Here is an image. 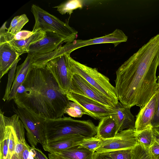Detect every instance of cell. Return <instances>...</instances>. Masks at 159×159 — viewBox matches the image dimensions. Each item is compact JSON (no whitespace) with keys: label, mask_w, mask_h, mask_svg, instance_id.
<instances>
[{"label":"cell","mask_w":159,"mask_h":159,"mask_svg":"<svg viewBox=\"0 0 159 159\" xmlns=\"http://www.w3.org/2000/svg\"><path fill=\"white\" fill-rule=\"evenodd\" d=\"M156 93L157 96V107L151 123L152 128L159 127V84H158Z\"/></svg>","instance_id":"f546056e"},{"label":"cell","mask_w":159,"mask_h":159,"mask_svg":"<svg viewBox=\"0 0 159 159\" xmlns=\"http://www.w3.org/2000/svg\"><path fill=\"white\" fill-rule=\"evenodd\" d=\"M6 22L4 23L0 29V44L6 43L11 40H22L27 39L36 31L34 32L29 30H22L15 35H13L6 31Z\"/></svg>","instance_id":"7402d4cb"},{"label":"cell","mask_w":159,"mask_h":159,"mask_svg":"<svg viewBox=\"0 0 159 159\" xmlns=\"http://www.w3.org/2000/svg\"><path fill=\"white\" fill-rule=\"evenodd\" d=\"M46 32L44 38L30 46L28 54L33 57L47 54L57 49L62 43L66 42L61 35L51 32Z\"/></svg>","instance_id":"4fadbf2b"},{"label":"cell","mask_w":159,"mask_h":159,"mask_svg":"<svg viewBox=\"0 0 159 159\" xmlns=\"http://www.w3.org/2000/svg\"><path fill=\"white\" fill-rule=\"evenodd\" d=\"M29 21V19L25 14L16 16L12 20L7 31L11 34L15 35L21 30Z\"/></svg>","instance_id":"cb8c5ba5"},{"label":"cell","mask_w":159,"mask_h":159,"mask_svg":"<svg viewBox=\"0 0 159 159\" xmlns=\"http://www.w3.org/2000/svg\"><path fill=\"white\" fill-rule=\"evenodd\" d=\"M70 101L80 104L92 115L95 119L100 120L108 116H111L115 112L114 107L107 106L94 100L71 92L66 93Z\"/></svg>","instance_id":"8fae6325"},{"label":"cell","mask_w":159,"mask_h":159,"mask_svg":"<svg viewBox=\"0 0 159 159\" xmlns=\"http://www.w3.org/2000/svg\"><path fill=\"white\" fill-rule=\"evenodd\" d=\"M13 108L26 131V136L31 147H35L39 143L42 145L45 142L44 128L46 118L25 108L13 106Z\"/></svg>","instance_id":"8992f818"},{"label":"cell","mask_w":159,"mask_h":159,"mask_svg":"<svg viewBox=\"0 0 159 159\" xmlns=\"http://www.w3.org/2000/svg\"><path fill=\"white\" fill-rule=\"evenodd\" d=\"M159 66V34L152 38L116 72L115 88L124 106L143 107L157 92Z\"/></svg>","instance_id":"6da1fadb"},{"label":"cell","mask_w":159,"mask_h":159,"mask_svg":"<svg viewBox=\"0 0 159 159\" xmlns=\"http://www.w3.org/2000/svg\"><path fill=\"white\" fill-rule=\"evenodd\" d=\"M21 159H34L32 151V147L27 144L23 149Z\"/></svg>","instance_id":"d6a6232c"},{"label":"cell","mask_w":159,"mask_h":159,"mask_svg":"<svg viewBox=\"0 0 159 159\" xmlns=\"http://www.w3.org/2000/svg\"><path fill=\"white\" fill-rule=\"evenodd\" d=\"M83 6L82 0H69L53 7L57 8V10L61 15L67 13L71 15L74 10L78 8H81Z\"/></svg>","instance_id":"603a6c76"},{"label":"cell","mask_w":159,"mask_h":159,"mask_svg":"<svg viewBox=\"0 0 159 159\" xmlns=\"http://www.w3.org/2000/svg\"><path fill=\"white\" fill-rule=\"evenodd\" d=\"M96 128V136L102 140L113 138L117 133L116 123L111 116L101 119Z\"/></svg>","instance_id":"ffe728a7"},{"label":"cell","mask_w":159,"mask_h":159,"mask_svg":"<svg viewBox=\"0 0 159 159\" xmlns=\"http://www.w3.org/2000/svg\"><path fill=\"white\" fill-rule=\"evenodd\" d=\"M33 56L28 54L24 62L16 67V72L10 89L8 100L13 99L17 92L26 78L29 72L33 68Z\"/></svg>","instance_id":"2e32d148"},{"label":"cell","mask_w":159,"mask_h":159,"mask_svg":"<svg viewBox=\"0 0 159 159\" xmlns=\"http://www.w3.org/2000/svg\"><path fill=\"white\" fill-rule=\"evenodd\" d=\"M44 134L45 143L74 136L88 138L96 135L97 128L90 120H78L63 116L46 119Z\"/></svg>","instance_id":"3957f363"},{"label":"cell","mask_w":159,"mask_h":159,"mask_svg":"<svg viewBox=\"0 0 159 159\" xmlns=\"http://www.w3.org/2000/svg\"><path fill=\"white\" fill-rule=\"evenodd\" d=\"M102 140L96 135L92 137L86 138L79 145V147L95 152L96 149L100 146Z\"/></svg>","instance_id":"83f0119b"},{"label":"cell","mask_w":159,"mask_h":159,"mask_svg":"<svg viewBox=\"0 0 159 159\" xmlns=\"http://www.w3.org/2000/svg\"><path fill=\"white\" fill-rule=\"evenodd\" d=\"M21 55L8 43L0 44V79L11 69Z\"/></svg>","instance_id":"e0dca14e"},{"label":"cell","mask_w":159,"mask_h":159,"mask_svg":"<svg viewBox=\"0 0 159 159\" xmlns=\"http://www.w3.org/2000/svg\"><path fill=\"white\" fill-rule=\"evenodd\" d=\"M92 159H113L110 156L109 152H94Z\"/></svg>","instance_id":"836d02e7"},{"label":"cell","mask_w":159,"mask_h":159,"mask_svg":"<svg viewBox=\"0 0 159 159\" xmlns=\"http://www.w3.org/2000/svg\"><path fill=\"white\" fill-rule=\"evenodd\" d=\"M67 53L53 58L46 65V68L52 75L59 87L66 93L70 89L71 80L66 59Z\"/></svg>","instance_id":"30bf717a"},{"label":"cell","mask_w":159,"mask_h":159,"mask_svg":"<svg viewBox=\"0 0 159 159\" xmlns=\"http://www.w3.org/2000/svg\"><path fill=\"white\" fill-rule=\"evenodd\" d=\"M46 32L38 29L29 38L22 40H11L5 43H9L11 46L21 55L25 53H28L30 46L44 38Z\"/></svg>","instance_id":"44dd1931"},{"label":"cell","mask_w":159,"mask_h":159,"mask_svg":"<svg viewBox=\"0 0 159 159\" xmlns=\"http://www.w3.org/2000/svg\"><path fill=\"white\" fill-rule=\"evenodd\" d=\"M149 149L153 159H159V144L155 141Z\"/></svg>","instance_id":"4dcf8cb0"},{"label":"cell","mask_w":159,"mask_h":159,"mask_svg":"<svg viewBox=\"0 0 159 159\" xmlns=\"http://www.w3.org/2000/svg\"><path fill=\"white\" fill-rule=\"evenodd\" d=\"M86 138L82 136L64 138L52 142H45L42 146L45 151L52 153L78 146Z\"/></svg>","instance_id":"d6986e66"},{"label":"cell","mask_w":159,"mask_h":159,"mask_svg":"<svg viewBox=\"0 0 159 159\" xmlns=\"http://www.w3.org/2000/svg\"><path fill=\"white\" fill-rule=\"evenodd\" d=\"M94 152L79 145L52 153H49V159H92Z\"/></svg>","instance_id":"ac0fdd59"},{"label":"cell","mask_w":159,"mask_h":159,"mask_svg":"<svg viewBox=\"0 0 159 159\" xmlns=\"http://www.w3.org/2000/svg\"><path fill=\"white\" fill-rule=\"evenodd\" d=\"M149 148L139 143L132 149L131 159H153Z\"/></svg>","instance_id":"484cf974"},{"label":"cell","mask_w":159,"mask_h":159,"mask_svg":"<svg viewBox=\"0 0 159 159\" xmlns=\"http://www.w3.org/2000/svg\"><path fill=\"white\" fill-rule=\"evenodd\" d=\"M68 92L81 95L109 107H115L108 98L77 74L72 76L70 87Z\"/></svg>","instance_id":"9c48e42d"},{"label":"cell","mask_w":159,"mask_h":159,"mask_svg":"<svg viewBox=\"0 0 159 159\" xmlns=\"http://www.w3.org/2000/svg\"><path fill=\"white\" fill-rule=\"evenodd\" d=\"M8 118L10 134L6 159H21L23 151L27 144L25 137V128L22 125L18 126L20 120L17 114Z\"/></svg>","instance_id":"52a82bcc"},{"label":"cell","mask_w":159,"mask_h":159,"mask_svg":"<svg viewBox=\"0 0 159 159\" xmlns=\"http://www.w3.org/2000/svg\"><path fill=\"white\" fill-rule=\"evenodd\" d=\"M32 151L34 159H48L40 149L35 147H32Z\"/></svg>","instance_id":"1f68e13d"},{"label":"cell","mask_w":159,"mask_h":159,"mask_svg":"<svg viewBox=\"0 0 159 159\" xmlns=\"http://www.w3.org/2000/svg\"><path fill=\"white\" fill-rule=\"evenodd\" d=\"M137 136L139 143L148 148L155 141L152 129L137 132Z\"/></svg>","instance_id":"4316f807"},{"label":"cell","mask_w":159,"mask_h":159,"mask_svg":"<svg viewBox=\"0 0 159 159\" xmlns=\"http://www.w3.org/2000/svg\"><path fill=\"white\" fill-rule=\"evenodd\" d=\"M157 103L156 93L136 116L135 129L137 132L152 129L151 123L156 112Z\"/></svg>","instance_id":"5bb4252c"},{"label":"cell","mask_w":159,"mask_h":159,"mask_svg":"<svg viewBox=\"0 0 159 159\" xmlns=\"http://www.w3.org/2000/svg\"><path fill=\"white\" fill-rule=\"evenodd\" d=\"M132 148L111 151L109 153L113 159H131Z\"/></svg>","instance_id":"f1b7e54d"},{"label":"cell","mask_w":159,"mask_h":159,"mask_svg":"<svg viewBox=\"0 0 159 159\" xmlns=\"http://www.w3.org/2000/svg\"><path fill=\"white\" fill-rule=\"evenodd\" d=\"M70 75H79L111 100L115 106L119 102L115 87L110 82L109 79L92 68L80 63L72 58L70 54H66Z\"/></svg>","instance_id":"277c9868"},{"label":"cell","mask_w":159,"mask_h":159,"mask_svg":"<svg viewBox=\"0 0 159 159\" xmlns=\"http://www.w3.org/2000/svg\"><path fill=\"white\" fill-rule=\"evenodd\" d=\"M31 11L35 19L32 31L37 30L56 33L66 39V43H72L77 36L78 32L57 17L50 14L36 5L33 4Z\"/></svg>","instance_id":"5b68a950"},{"label":"cell","mask_w":159,"mask_h":159,"mask_svg":"<svg viewBox=\"0 0 159 159\" xmlns=\"http://www.w3.org/2000/svg\"><path fill=\"white\" fill-rule=\"evenodd\" d=\"M137 133L135 129H125L117 133L113 138L102 139L95 152H110L131 149L139 143Z\"/></svg>","instance_id":"ba28073f"},{"label":"cell","mask_w":159,"mask_h":159,"mask_svg":"<svg viewBox=\"0 0 159 159\" xmlns=\"http://www.w3.org/2000/svg\"><path fill=\"white\" fill-rule=\"evenodd\" d=\"M155 140L159 144V127L152 128Z\"/></svg>","instance_id":"e575fe53"},{"label":"cell","mask_w":159,"mask_h":159,"mask_svg":"<svg viewBox=\"0 0 159 159\" xmlns=\"http://www.w3.org/2000/svg\"><path fill=\"white\" fill-rule=\"evenodd\" d=\"M128 37L124 32L119 29H116L113 32L100 37L88 40L78 39L65 45L68 52L71 53L74 51L79 48L92 45L111 43L116 47L120 43L127 41Z\"/></svg>","instance_id":"7c38bea8"},{"label":"cell","mask_w":159,"mask_h":159,"mask_svg":"<svg viewBox=\"0 0 159 159\" xmlns=\"http://www.w3.org/2000/svg\"><path fill=\"white\" fill-rule=\"evenodd\" d=\"M65 113L74 117H81L84 114L92 117L91 114L83 107L73 101H69L68 105L65 110Z\"/></svg>","instance_id":"d4e9b609"},{"label":"cell","mask_w":159,"mask_h":159,"mask_svg":"<svg viewBox=\"0 0 159 159\" xmlns=\"http://www.w3.org/2000/svg\"><path fill=\"white\" fill-rule=\"evenodd\" d=\"M157 78V83L159 84V75Z\"/></svg>","instance_id":"d590c367"},{"label":"cell","mask_w":159,"mask_h":159,"mask_svg":"<svg viewBox=\"0 0 159 159\" xmlns=\"http://www.w3.org/2000/svg\"><path fill=\"white\" fill-rule=\"evenodd\" d=\"M130 108L124 106L119 101L114 107L115 112L111 116L116 123L117 133L125 129H135L134 117Z\"/></svg>","instance_id":"9a60e30c"},{"label":"cell","mask_w":159,"mask_h":159,"mask_svg":"<svg viewBox=\"0 0 159 159\" xmlns=\"http://www.w3.org/2000/svg\"><path fill=\"white\" fill-rule=\"evenodd\" d=\"M13 100L16 106L50 119L62 117L70 101L46 66L33 67Z\"/></svg>","instance_id":"7a4b0ae2"}]
</instances>
